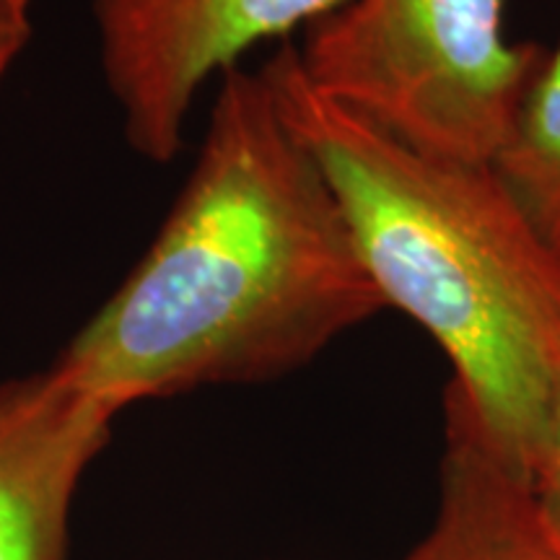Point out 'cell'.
I'll return each mask as SVG.
<instances>
[{"label":"cell","mask_w":560,"mask_h":560,"mask_svg":"<svg viewBox=\"0 0 560 560\" xmlns=\"http://www.w3.org/2000/svg\"><path fill=\"white\" fill-rule=\"evenodd\" d=\"M296 55L319 94L397 143L490 166L545 47L509 37L506 0H346Z\"/></svg>","instance_id":"3"},{"label":"cell","mask_w":560,"mask_h":560,"mask_svg":"<svg viewBox=\"0 0 560 560\" xmlns=\"http://www.w3.org/2000/svg\"><path fill=\"white\" fill-rule=\"evenodd\" d=\"M532 503L548 537L560 548V382L550 405L542 450L529 478Z\"/></svg>","instance_id":"8"},{"label":"cell","mask_w":560,"mask_h":560,"mask_svg":"<svg viewBox=\"0 0 560 560\" xmlns=\"http://www.w3.org/2000/svg\"><path fill=\"white\" fill-rule=\"evenodd\" d=\"M384 312L262 70L221 75L200 151L136 268L55 363L112 408L304 366Z\"/></svg>","instance_id":"1"},{"label":"cell","mask_w":560,"mask_h":560,"mask_svg":"<svg viewBox=\"0 0 560 560\" xmlns=\"http://www.w3.org/2000/svg\"><path fill=\"white\" fill-rule=\"evenodd\" d=\"M346 0H94L102 75L125 140L170 164L200 89L265 42L310 30Z\"/></svg>","instance_id":"4"},{"label":"cell","mask_w":560,"mask_h":560,"mask_svg":"<svg viewBox=\"0 0 560 560\" xmlns=\"http://www.w3.org/2000/svg\"><path fill=\"white\" fill-rule=\"evenodd\" d=\"M444 412L436 516L402 560H560V548L537 520L529 482L490 452L450 395Z\"/></svg>","instance_id":"6"},{"label":"cell","mask_w":560,"mask_h":560,"mask_svg":"<svg viewBox=\"0 0 560 560\" xmlns=\"http://www.w3.org/2000/svg\"><path fill=\"white\" fill-rule=\"evenodd\" d=\"M117 416L55 361L0 384V560H68L75 493Z\"/></svg>","instance_id":"5"},{"label":"cell","mask_w":560,"mask_h":560,"mask_svg":"<svg viewBox=\"0 0 560 560\" xmlns=\"http://www.w3.org/2000/svg\"><path fill=\"white\" fill-rule=\"evenodd\" d=\"M30 37V0H0V86L24 55Z\"/></svg>","instance_id":"9"},{"label":"cell","mask_w":560,"mask_h":560,"mask_svg":"<svg viewBox=\"0 0 560 560\" xmlns=\"http://www.w3.org/2000/svg\"><path fill=\"white\" fill-rule=\"evenodd\" d=\"M490 170L560 255V42L545 50Z\"/></svg>","instance_id":"7"},{"label":"cell","mask_w":560,"mask_h":560,"mask_svg":"<svg viewBox=\"0 0 560 560\" xmlns=\"http://www.w3.org/2000/svg\"><path fill=\"white\" fill-rule=\"evenodd\" d=\"M260 70L330 185L384 310L444 350L446 395L529 482L560 382V255L490 166L425 156L371 128L312 86L293 45Z\"/></svg>","instance_id":"2"}]
</instances>
